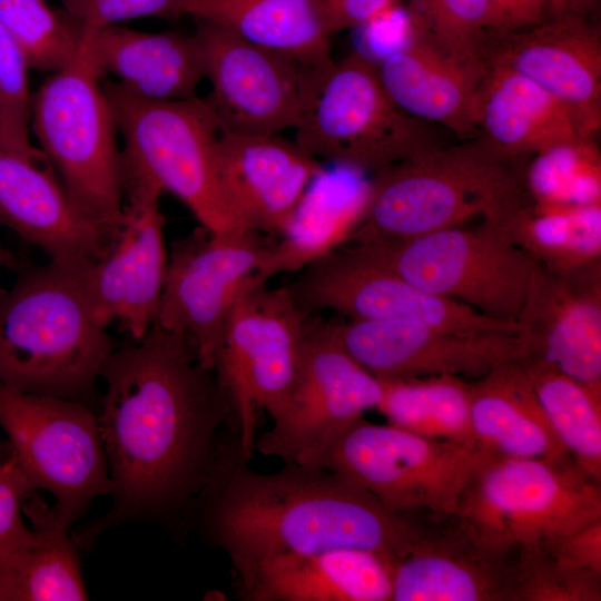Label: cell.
Segmentation results:
<instances>
[{
  "mask_svg": "<svg viewBox=\"0 0 601 601\" xmlns=\"http://www.w3.org/2000/svg\"><path fill=\"white\" fill-rule=\"evenodd\" d=\"M100 380L106 388L97 418L112 503L72 534L87 550L117 525L186 521L229 449L220 441V427L235 425L215 371L196 361L184 334L156 322L142 337L115 348Z\"/></svg>",
  "mask_w": 601,
  "mask_h": 601,
  "instance_id": "6da1fadb",
  "label": "cell"
},
{
  "mask_svg": "<svg viewBox=\"0 0 601 601\" xmlns=\"http://www.w3.org/2000/svg\"><path fill=\"white\" fill-rule=\"evenodd\" d=\"M247 463L228 449L186 518L228 555L240 589L275 556L363 549L397 559L415 538V513L387 509L336 472L289 462L260 473Z\"/></svg>",
  "mask_w": 601,
  "mask_h": 601,
  "instance_id": "7a4b0ae2",
  "label": "cell"
},
{
  "mask_svg": "<svg viewBox=\"0 0 601 601\" xmlns=\"http://www.w3.org/2000/svg\"><path fill=\"white\" fill-rule=\"evenodd\" d=\"M529 160L477 136L386 167L370 181L365 211L345 244L406 240L474 218L504 230L533 201Z\"/></svg>",
  "mask_w": 601,
  "mask_h": 601,
  "instance_id": "3957f363",
  "label": "cell"
},
{
  "mask_svg": "<svg viewBox=\"0 0 601 601\" xmlns=\"http://www.w3.org/2000/svg\"><path fill=\"white\" fill-rule=\"evenodd\" d=\"M79 266L23 260L13 285L0 287V382L97 412L100 372L118 345L87 307Z\"/></svg>",
  "mask_w": 601,
  "mask_h": 601,
  "instance_id": "277c9868",
  "label": "cell"
},
{
  "mask_svg": "<svg viewBox=\"0 0 601 601\" xmlns=\"http://www.w3.org/2000/svg\"><path fill=\"white\" fill-rule=\"evenodd\" d=\"M300 96L295 142L316 159L375 174L444 146L437 126L394 101L364 52L300 66Z\"/></svg>",
  "mask_w": 601,
  "mask_h": 601,
  "instance_id": "5b68a950",
  "label": "cell"
},
{
  "mask_svg": "<svg viewBox=\"0 0 601 601\" xmlns=\"http://www.w3.org/2000/svg\"><path fill=\"white\" fill-rule=\"evenodd\" d=\"M30 130L75 204L109 235L122 215V156L112 109L86 51L32 93Z\"/></svg>",
  "mask_w": 601,
  "mask_h": 601,
  "instance_id": "8992f818",
  "label": "cell"
},
{
  "mask_svg": "<svg viewBox=\"0 0 601 601\" xmlns=\"http://www.w3.org/2000/svg\"><path fill=\"white\" fill-rule=\"evenodd\" d=\"M122 138V175L149 179L177 197L211 233L246 228L219 183V126L204 98L152 101L101 79Z\"/></svg>",
  "mask_w": 601,
  "mask_h": 601,
  "instance_id": "52a82bcc",
  "label": "cell"
},
{
  "mask_svg": "<svg viewBox=\"0 0 601 601\" xmlns=\"http://www.w3.org/2000/svg\"><path fill=\"white\" fill-rule=\"evenodd\" d=\"M490 456L477 445L362 417L296 462L343 475L394 512L455 514L464 490Z\"/></svg>",
  "mask_w": 601,
  "mask_h": 601,
  "instance_id": "ba28073f",
  "label": "cell"
},
{
  "mask_svg": "<svg viewBox=\"0 0 601 601\" xmlns=\"http://www.w3.org/2000/svg\"><path fill=\"white\" fill-rule=\"evenodd\" d=\"M486 548L510 553L601 519V483L572 457L490 456L455 513Z\"/></svg>",
  "mask_w": 601,
  "mask_h": 601,
  "instance_id": "9c48e42d",
  "label": "cell"
},
{
  "mask_svg": "<svg viewBox=\"0 0 601 601\" xmlns=\"http://www.w3.org/2000/svg\"><path fill=\"white\" fill-rule=\"evenodd\" d=\"M285 286L269 288L252 275L227 319L214 371L231 406L237 452L248 462L260 412L272 421L293 388L304 337L313 321Z\"/></svg>",
  "mask_w": 601,
  "mask_h": 601,
  "instance_id": "30bf717a",
  "label": "cell"
},
{
  "mask_svg": "<svg viewBox=\"0 0 601 601\" xmlns=\"http://www.w3.org/2000/svg\"><path fill=\"white\" fill-rule=\"evenodd\" d=\"M345 245L430 293L506 322H516L538 264L502 228L484 221L406 240Z\"/></svg>",
  "mask_w": 601,
  "mask_h": 601,
  "instance_id": "8fae6325",
  "label": "cell"
},
{
  "mask_svg": "<svg viewBox=\"0 0 601 601\" xmlns=\"http://www.w3.org/2000/svg\"><path fill=\"white\" fill-rule=\"evenodd\" d=\"M0 427L35 490L50 492L71 529L111 481L97 412L85 403L16 391L0 382Z\"/></svg>",
  "mask_w": 601,
  "mask_h": 601,
  "instance_id": "7c38bea8",
  "label": "cell"
},
{
  "mask_svg": "<svg viewBox=\"0 0 601 601\" xmlns=\"http://www.w3.org/2000/svg\"><path fill=\"white\" fill-rule=\"evenodd\" d=\"M297 273L285 287L312 314L331 309L352 321L413 322L461 334L519 332L516 322L430 293L348 245Z\"/></svg>",
  "mask_w": 601,
  "mask_h": 601,
  "instance_id": "4fadbf2b",
  "label": "cell"
},
{
  "mask_svg": "<svg viewBox=\"0 0 601 601\" xmlns=\"http://www.w3.org/2000/svg\"><path fill=\"white\" fill-rule=\"evenodd\" d=\"M270 244L249 228L203 226L171 243L156 323L184 334L203 367L214 370L231 308Z\"/></svg>",
  "mask_w": 601,
  "mask_h": 601,
  "instance_id": "5bb4252c",
  "label": "cell"
},
{
  "mask_svg": "<svg viewBox=\"0 0 601 601\" xmlns=\"http://www.w3.org/2000/svg\"><path fill=\"white\" fill-rule=\"evenodd\" d=\"M120 223L105 252L78 267L87 307L100 326L117 323L130 339L157 321L168 265L161 189L147 178L124 175Z\"/></svg>",
  "mask_w": 601,
  "mask_h": 601,
  "instance_id": "9a60e30c",
  "label": "cell"
},
{
  "mask_svg": "<svg viewBox=\"0 0 601 601\" xmlns=\"http://www.w3.org/2000/svg\"><path fill=\"white\" fill-rule=\"evenodd\" d=\"M381 395V380L351 356L331 323L315 317L287 403L272 427L256 437L255 449L296 462L376 408Z\"/></svg>",
  "mask_w": 601,
  "mask_h": 601,
  "instance_id": "2e32d148",
  "label": "cell"
},
{
  "mask_svg": "<svg viewBox=\"0 0 601 601\" xmlns=\"http://www.w3.org/2000/svg\"><path fill=\"white\" fill-rule=\"evenodd\" d=\"M205 76V101L220 132L277 135L296 129L302 114L300 66L207 20L196 19Z\"/></svg>",
  "mask_w": 601,
  "mask_h": 601,
  "instance_id": "e0dca14e",
  "label": "cell"
},
{
  "mask_svg": "<svg viewBox=\"0 0 601 601\" xmlns=\"http://www.w3.org/2000/svg\"><path fill=\"white\" fill-rule=\"evenodd\" d=\"M331 326L351 356L378 378H480L526 356L518 334H461L401 321L347 319Z\"/></svg>",
  "mask_w": 601,
  "mask_h": 601,
  "instance_id": "ac0fdd59",
  "label": "cell"
},
{
  "mask_svg": "<svg viewBox=\"0 0 601 601\" xmlns=\"http://www.w3.org/2000/svg\"><path fill=\"white\" fill-rule=\"evenodd\" d=\"M485 61L502 63L558 98L578 135L601 131V29L597 20L545 19L511 31H490Z\"/></svg>",
  "mask_w": 601,
  "mask_h": 601,
  "instance_id": "d6986e66",
  "label": "cell"
},
{
  "mask_svg": "<svg viewBox=\"0 0 601 601\" xmlns=\"http://www.w3.org/2000/svg\"><path fill=\"white\" fill-rule=\"evenodd\" d=\"M416 516L415 538L394 561L392 601H512L516 550L486 548L456 514Z\"/></svg>",
  "mask_w": 601,
  "mask_h": 601,
  "instance_id": "ffe728a7",
  "label": "cell"
},
{
  "mask_svg": "<svg viewBox=\"0 0 601 601\" xmlns=\"http://www.w3.org/2000/svg\"><path fill=\"white\" fill-rule=\"evenodd\" d=\"M516 323L528 357L601 387V262L569 272L538 263Z\"/></svg>",
  "mask_w": 601,
  "mask_h": 601,
  "instance_id": "44dd1931",
  "label": "cell"
},
{
  "mask_svg": "<svg viewBox=\"0 0 601 601\" xmlns=\"http://www.w3.org/2000/svg\"><path fill=\"white\" fill-rule=\"evenodd\" d=\"M217 168L224 198L246 227L282 237L312 180L318 159L277 135L219 132Z\"/></svg>",
  "mask_w": 601,
  "mask_h": 601,
  "instance_id": "7402d4cb",
  "label": "cell"
},
{
  "mask_svg": "<svg viewBox=\"0 0 601 601\" xmlns=\"http://www.w3.org/2000/svg\"><path fill=\"white\" fill-rule=\"evenodd\" d=\"M0 226L62 265L95 260L111 239L75 204L45 160L7 151H0Z\"/></svg>",
  "mask_w": 601,
  "mask_h": 601,
  "instance_id": "603a6c76",
  "label": "cell"
},
{
  "mask_svg": "<svg viewBox=\"0 0 601 601\" xmlns=\"http://www.w3.org/2000/svg\"><path fill=\"white\" fill-rule=\"evenodd\" d=\"M407 26L406 39L376 62L385 89L407 114L460 140L477 137L479 91L486 63L459 61L433 46L408 19Z\"/></svg>",
  "mask_w": 601,
  "mask_h": 601,
  "instance_id": "cb8c5ba5",
  "label": "cell"
},
{
  "mask_svg": "<svg viewBox=\"0 0 601 601\" xmlns=\"http://www.w3.org/2000/svg\"><path fill=\"white\" fill-rule=\"evenodd\" d=\"M82 48L101 79L112 76L124 89L147 100L193 99L206 78L194 33L145 32L110 24L86 30Z\"/></svg>",
  "mask_w": 601,
  "mask_h": 601,
  "instance_id": "d4e9b609",
  "label": "cell"
},
{
  "mask_svg": "<svg viewBox=\"0 0 601 601\" xmlns=\"http://www.w3.org/2000/svg\"><path fill=\"white\" fill-rule=\"evenodd\" d=\"M395 558L363 549L284 554L260 563L246 601H392Z\"/></svg>",
  "mask_w": 601,
  "mask_h": 601,
  "instance_id": "484cf974",
  "label": "cell"
},
{
  "mask_svg": "<svg viewBox=\"0 0 601 601\" xmlns=\"http://www.w3.org/2000/svg\"><path fill=\"white\" fill-rule=\"evenodd\" d=\"M362 174L341 165L324 168L307 187L285 234L269 245L256 275L268 280L297 273L345 245L370 195V181Z\"/></svg>",
  "mask_w": 601,
  "mask_h": 601,
  "instance_id": "4316f807",
  "label": "cell"
},
{
  "mask_svg": "<svg viewBox=\"0 0 601 601\" xmlns=\"http://www.w3.org/2000/svg\"><path fill=\"white\" fill-rule=\"evenodd\" d=\"M470 424L475 443L494 456L571 457L520 359L504 362L470 383Z\"/></svg>",
  "mask_w": 601,
  "mask_h": 601,
  "instance_id": "83f0119b",
  "label": "cell"
},
{
  "mask_svg": "<svg viewBox=\"0 0 601 601\" xmlns=\"http://www.w3.org/2000/svg\"><path fill=\"white\" fill-rule=\"evenodd\" d=\"M477 101L479 136L513 157L532 156L572 140L578 130L568 108L511 68L485 61Z\"/></svg>",
  "mask_w": 601,
  "mask_h": 601,
  "instance_id": "f1b7e54d",
  "label": "cell"
},
{
  "mask_svg": "<svg viewBox=\"0 0 601 601\" xmlns=\"http://www.w3.org/2000/svg\"><path fill=\"white\" fill-rule=\"evenodd\" d=\"M188 16L214 22L302 67L333 60L318 0H194Z\"/></svg>",
  "mask_w": 601,
  "mask_h": 601,
  "instance_id": "f546056e",
  "label": "cell"
},
{
  "mask_svg": "<svg viewBox=\"0 0 601 601\" xmlns=\"http://www.w3.org/2000/svg\"><path fill=\"white\" fill-rule=\"evenodd\" d=\"M22 510L35 541L0 565V601L88 600L71 529L37 491L26 500Z\"/></svg>",
  "mask_w": 601,
  "mask_h": 601,
  "instance_id": "4dcf8cb0",
  "label": "cell"
},
{
  "mask_svg": "<svg viewBox=\"0 0 601 601\" xmlns=\"http://www.w3.org/2000/svg\"><path fill=\"white\" fill-rule=\"evenodd\" d=\"M504 231L553 270L569 272L601 262V203L565 206L532 201Z\"/></svg>",
  "mask_w": 601,
  "mask_h": 601,
  "instance_id": "1f68e13d",
  "label": "cell"
},
{
  "mask_svg": "<svg viewBox=\"0 0 601 601\" xmlns=\"http://www.w3.org/2000/svg\"><path fill=\"white\" fill-rule=\"evenodd\" d=\"M380 380L376 408L390 424L427 437L477 445L470 424V382L454 375Z\"/></svg>",
  "mask_w": 601,
  "mask_h": 601,
  "instance_id": "d6a6232c",
  "label": "cell"
},
{
  "mask_svg": "<svg viewBox=\"0 0 601 601\" xmlns=\"http://www.w3.org/2000/svg\"><path fill=\"white\" fill-rule=\"evenodd\" d=\"M520 361L554 434L573 461L601 483V387L532 357Z\"/></svg>",
  "mask_w": 601,
  "mask_h": 601,
  "instance_id": "836d02e7",
  "label": "cell"
},
{
  "mask_svg": "<svg viewBox=\"0 0 601 601\" xmlns=\"http://www.w3.org/2000/svg\"><path fill=\"white\" fill-rule=\"evenodd\" d=\"M601 572L587 565L565 535L520 546L512 601H600Z\"/></svg>",
  "mask_w": 601,
  "mask_h": 601,
  "instance_id": "e575fe53",
  "label": "cell"
},
{
  "mask_svg": "<svg viewBox=\"0 0 601 601\" xmlns=\"http://www.w3.org/2000/svg\"><path fill=\"white\" fill-rule=\"evenodd\" d=\"M526 184L534 203L600 204L601 151L597 138L577 137L532 156Z\"/></svg>",
  "mask_w": 601,
  "mask_h": 601,
  "instance_id": "d590c367",
  "label": "cell"
},
{
  "mask_svg": "<svg viewBox=\"0 0 601 601\" xmlns=\"http://www.w3.org/2000/svg\"><path fill=\"white\" fill-rule=\"evenodd\" d=\"M0 22L30 69L56 72L81 51L85 27L66 10L50 8L45 0H0Z\"/></svg>",
  "mask_w": 601,
  "mask_h": 601,
  "instance_id": "8d00e7d4",
  "label": "cell"
},
{
  "mask_svg": "<svg viewBox=\"0 0 601 601\" xmlns=\"http://www.w3.org/2000/svg\"><path fill=\"white\" fill-rule=\"evenodd\" d=\"M410 23L445 55L484 65L491 31L487 0H406Z\"/></svg>",
  "mask_w": 601,
  "mask_h": 601,
  "instance_id": "74e56055",
  "label": "cell"
},
{
  "mask_svg": "<svg viewBox=\"0 0 601 601\" xmlns=\"http://www.w3.org/2000/svg\"><path fill=\"white\" fill-rule=\"evenodd\" d=\"M29 69L20 48L0 22V151L45 160L30 140Z\"/></svg>",
  "mask_w": 601,
  "mask_h": 601,
  "instance_id": "f35d334b",
  "label": "cell"
},
{
  "mask_svg": "<svg viewBox=\"0 0 601 601\" xmlns=\"http://www.w3.org/2000/svg\"><path fill=\"white\" fill-rule=\"evenodd\" d=\"M14 454L0 463V565H3L35 541V532L23 521V504L35 492Z\"/></svg>",
  "mask_w": 601,
  "mask_h": 601,
  "instance_id": "ab89813d",
  "label": "cell"
},
{
  "mask_svg": "<svg viewBox=\"0 0 601 601\" xmlns=\"http://www.w3.org/2000/svg\"><path fill=\"white\" fill-rule=\"evenodd\" d=\"M194 0H61L63 10L91 31L136 18L169 21L189 14Z\"/></svg>",
  "mask_w": 601,
  "mask_h": 601,
  "instance_id": "60d3db41",
  "label": "cell"
},
{
  "mask_svg": "<svg viewBox=\"0 0 601 601\" xmlns=\"http://www.w3.org/2000/svg\"><path fill=\"white\" fill-rule=\"evenodd\" d=\"M491 31H511L546 19L545 0H487Z\"/></svg>",
  "mask_w": 601,
  "mask_h": 601,
  "instance_id": "b9f144b4",
  "label": "cell"
},
{
  "mask_svg": "<svg viewBox=\"0 0 601 601\" xmlns=\"http://www.w3.org/2000/svg\"><path fill=\"white\" fill-rule=\"evenodd\" d=\"M546 19L581 18L597 20L601 0H545Z\"/></svg>",
  "mask_w": 601,
  "mask_h": 601,
  "instance_id": "7bdbcfd3",
  "label": "cell"
},
{
  "mask_svg": "<svg viewBox=\"0 0 601 601\" xmlns=\"http://www.w3.org/2000/svg\"><path fill=\"white\" fill-rule=\"evenodd\" d=\"M23 260L0 244V268L17 270Z\"/></svg>",
  "mask_w": 601,
  "mask_h": 601,
  "instance_id": "ee69618b",
  "label": "cell"
},
{
  "mask_svg": "<svg viewBox=\"0 0 601 601\" xmlns=\"http://www.w3.org/2000/svg\"><path fill=\"white\" fill-rule=\"evenodd\" d=\"M13 454V450L8 441L0 442V463L9 460Z\"/></svg>",
  "mask_w": 601,
  "mask_h": 601,
  "instance_id": "f6af8a7d",
  "label": "cell"
},
{
  "mask_svg": "<svg viewBox=\"0 0 601 601\" xmlns=\"http://www.w3.org/2000/svg\"><path fill=\"white\" fill-rule=\"evenodd\" d=\"M385 2H388V3H394L396 0H383Z\"/></svg>",
  "mask_w": 601,
  "mask_h": 601,
  "instance_id": "bcb514c9",
  "label": "cell"
}]
</instances>
